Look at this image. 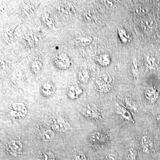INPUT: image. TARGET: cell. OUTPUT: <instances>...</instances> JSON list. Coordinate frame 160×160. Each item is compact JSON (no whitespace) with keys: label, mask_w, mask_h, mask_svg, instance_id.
Returning <instances> with one entry per match:
<instances>
[{"label":"cell","mask_w":160,"mask_h":160,"mask_svg":"<svg viewBox=\"0 0 160 160\" xmlns=\"http://www.w3.org/2000/svg\"><path fill=\"white\" fill-rule=\"evenodd\" d=\"M91 41L92 38L90 37H83L78 39V42L80 45H86L91 42Z\"/></svg>","instance_id":"cell-21"},{"label":"cell","mask_w":160,"mask_h":160,"mask_svg":"<svg viewBox=\"0 0 160 160\" xmlns=\"http://www.w3.org/2000/svg\"><path fill=\"white\" fill-rule=\"evenodd\" d=\"M39 136L44 142H48L53 138L54 133L49 129H42L38 133Z\"/></svg>","instance_id":"cell-14"},{"label":"cell","mask_w":160,"mask_h":160,"mask_svg":"<svg viewBox=\"0 0 160 160\" xmlns=\"http://www.w3.org/2000/svg\"><path fill=\"white\" fill-rule=\"evenodd\" d=\"M42 64L38 61H34L32 62L31 69L32 71L34 73H38L42 69Z\"/></svg>","instance_id":"cell-16"},{"label":"cell","mask_w":160,"mask_h":160,"mask_svg":"<svg viewBox=\"0 0 160 160\" xmlns=\"http://www.w3.org/2000/svg\"><path fill=\"white\" fill-rule=\"evenodd\" d=\"M89 76L87 70L82 69L80 72L79 74V79L81 82L85 83L89 79Z\"/></svg>","instance_id":"cell-19"},{"label":"cell","mask_w":160,"mask_h":160,"mask_svg":"<svg viewBox=\"0 0 160 160\" xmlns=\"http://www.w3.org/2000/svg\"><path fill=\"white\" fill-rule=\"evenodd\" d=\"M82 90L78 86L72 85L69 86L67 90V93L69 97L72 99L77 98L82 92Z\"/></svg>","instance_id":"cell-13"},{"label":"cell","mask_w":160,"mask_h":160,"mask_svg":"<svg viewBox=\"0 0 160 160\" xmlns=\"http://www.w3.org/2000/svg\"><path fill=\"white\" fill-rule=\"evenodd\" d=\"M138 151L134 146H129L125 152L123 160H137Z\"/></svg>","instance_id":"cell-11"},{"label":"cell","mask_w":160,"mask_h":160,"mask_svg":"<svg viewBox=\"0 0 160 160\" xmlns=\"http://www.w3.org/2000/svg\"><path fill=\"white\" fill-rule=\"evenodd\" d=\"M73 158L74 160H87L86 156L81 151L74 152L73 155Z\"/></svg>","instance_id":"cell-20"},{"label":"cell","mask_w":160,"mask_h":160,"mask_svg":"<svg viewBox=\"0 0 160 160\" xmlns=\"http://www.w3.org/2000/svg\"><path fill=\"white\" fill-rule=\"evenodd\" d=\"M54 91V88L52 83L49 81L45 82L41 87V91L45 96L51 95Z\"/></svg>","instance_id":"cell-12"},{"label":"cell","mask_w":160,"mask_h":160,"mask_svg":"<svg viewBox=\"0 0 160 160\" xmlns=\"http://www.w3.org/2000/svg\"><path fill=\"white\" fill-rule=\"evenodd\" d=\"M22 143L18 141H12L9 143L7 147L8 151L12 154L16 155L22 150Z\"/></svg>","instance_id":"cell-10"},{"label":"cell","mask_w":160,"mask_h":160,"mask_svg":"<svg viewBox=\"0 0 160 160\" xmlns=\"http://www.w3.org/2000/svg\"><path fill=\"white\" fill-rule=\"evenodd\" d=\"M98 62L102 66H106L109 64L110 58L109 55L107 54L102 55L100 56Z\"/></svg>","instance_id":"cell-17"},{"label":"cell","mask_w":160,"mask_h":160,"mask_svg":"<svg viewBox=\"0 0 160 160\" xmlns=\"http://www.w3.org/2000/svg\"><path fill=\"white\" fill-rule=\"evenodd\" d=\"M70 125L67 121L62 118H58L53 122V128L59 132H65L70 129Z\"/></svg>","instance_id":"cell-8"},{"label":"cell","mask_w":160,"mask_h":160,"mask_svg":"<svg viewBox=\"0 0 160 160\" xmlns=\"http://www.w3.org/2000/svg\"><path fill=\"white\" fill-rule=\"evenodd\" d=\"M156 119L158 122V123L159 125L160 126V113L157 116Z\"/></svg>","instance_id":"cell-23"},{"label":"cell","mask_w":160,"mask_h":160,"mask_svg":"<svg viewBox=\"0 0 160 160\" xmlns=\"http://www.w3.org/2000/svg\"><path fill=\"white\" fill-rule=\"evenodd\" d=\"M26 106L23 103H14L12 104L9 110V115L15 119H21L27 114Z\"/></svg>","instance_id":"cell-3"},{"label":"cell","mask_w":160,"mask_h":160,"mask_svg":"<svg viewBox=\"0 0 160 160\" xmlns=\"http://www.w3.org/2000/svg\"><path fill=\"white\" fill-rule=\"evenodd\" d=\"M153 145L154 141L151 136L148 134L143 135L140 140V145L144 154H149L152 151Z\"/></svg>","instance_id":"cell-5"},{"label":"cell","mask_w":160,"mask_h":160,"mask_svg":"<svg viewBox=\"0 0 160 160\" xmlns=\"http://www.w3.org/2000/svg\"><path fill=\"white\" fill-rule=\"evenodd\" d=\"M119 34L123 42L127 43L131 40V37L129 32L122 29H119Z\"/></svg>","instance_id":"cell-15"},{"label":"cell","mask_w":160,"mask_h":160,"mask_svg":"<svg viewBox=\"0 0 160 160\" xmlns=\"http://www.w3.org/2000/svg\"><path fill=\"white\" fill-rule=\"evenodd\" d=\"M116 113L119 115L123 119L128 122L134 123V121L130 112L121 106H118L116 109Z\"/></svg>","instance_id":"cell-9"},{"label":"cell","mask_w":160,"mask_h":160,"mask_svg":"<svg viewBox=\"0 0 160 160\" xmlns=\"http://www.w3.org/2000/svg\"><path fill=\"white\" fill-rule=\"evenodd\" d=\"M84 116L89 118L100 121L102 119L101 112L98 107L95 104H90L86 106L82 110Z\"/></svg>","instance_id":"cell-2"},{"label":"cell","mask_w":160,"mask_h":160,"mask_svg":"<svg viewBox=\"0 0 160 160\" xmlns=\"http://www.w3.org/2000/svg\"><path fill=\"white\" fill-rule=\"evenodd\" d=\"M41 160H55V158L52 152L47 151L42 153Z\"/></svg>","instance_id":"cell-18"},{"label":"cell","mask_w":160,"mask_h":160,"mask_svg":"<svg viewBox=\"0 0 160 160\" xmlns=\"http://www.w3.org/2000/svg\"><path fill=\"white\" fill-rule=\"evenodd\" d=\"M54 62L56 66L60 69H66L70 67L71 62L67 55L62 52H59L55 55Z\"/></svg>","instance_id":"cell-4"},{"label":"cell","mask_w":160,"mask_h":160,"mask_svg":"<svg viewBox=\"0 0 160 160\" xmlns=\"http://www.w3.org/2000/svg\"><path fill=\"white\" fill-rule=\"evenodd\" d=\"M90 142L95 144L105 143L109 141V138L105 133L99 131L95 132L90 135L89 138Z\"/></svg>","instance_id":"cell-7"},{"label":"cell","mask_w":160,"mask_h":160,"mask_svg":"<svg viewBox=\"0 0 160 160\" xmlns=\"http://www.w3.org/2000/svg\"><path fill=\"white\" fill-rule=\"evenodd\" d=\"M145 96L149 102L153 104L158 99L159 92L155 87H149L145 91Z\"/></svg>","instance_id":"cell-6"},{"label":"cell","mask_w":160,"mask_h":160,"mask_svg":"<svg viewBox=\"0 0 160 160\" xmlns=\"http://www.w3.org/2000/svg\"><path fill=\"white\" fill-rule=\"evenodd\" d=\"M106 160H118V154L115 151H110L106 156Z\"/></svg>","instance_id":"cell-22"},{"label":"cell","mask_w":160,"mask_h":160,"mask_svg":"<svg viewBox=\"0 0 160 160\" xmlns=\"http://www.w3.org/2000/svg\"><path fill=\"white\" fill-rule=\"evenodd\" d=\"M96 85L100 92L107 93L111 91L113 87V80L110 75L104 73L97 79Z\"/></svg>","instance_id":"cell-1"}]
</instances>
